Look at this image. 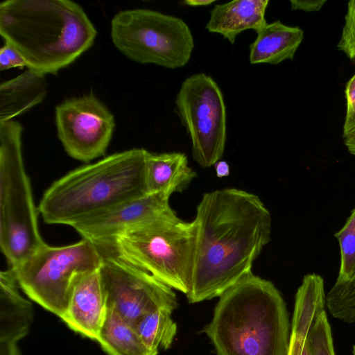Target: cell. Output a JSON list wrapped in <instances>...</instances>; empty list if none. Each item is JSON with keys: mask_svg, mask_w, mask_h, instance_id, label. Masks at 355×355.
Returning <instances> with one entry per match:
<instances>
[{"mask_svg": "<svg viewBox=\"0 0 355 355\" xmlns=\"http://www.w3.org/2000/svg\"><path fill=\"white\" fill-rule=\"evenodd\" d=\"M21 132L16 121L0 122V247L10 268L46 243L24 165Z\"/></svg>", "mask_w": 355, "mask_h": 355, "instance_id": "obj_6", "label": "cell"}, {"mask_svg": "<svg viewBox=\"0 0 355 355\" xmlns=\"http://www.w3.org/2000/svg\"><path fill=\"white\" fill-rule=\"evenodd\" d=\"M175 103L190 137L193 159L203 168L214 166L227 139V110L218 84L205 73H194L182 83Z\"/></svg>", "mask_w": 355, "mask_h": 355, "instance_id": "obj_9", "label": "cell"}, {"mask_svg": "<svg viewBox=\"0 0 355 355\" xmlns=\"http://www.w3.org/2000/svg\"><path fill=\"white\" fill-rule=\"evenodd\" d=\"M107 313L99 268L75 285L62 320L74 331L97 340Z\"/></svg>", "mask_w": 355, "mask_h": 355, "instance_id": "obj_13", "label": "cell"}, {"mask_svg": "<svg viewBox=\"0 0 355 355\" xmlns=\"http://www.w3.org/2000/svg\"><path fill=\"white\" fill-rule=\"evenodd\" d=\"M100 252L102 260L99 273L107 309H113L135 325L150 312L159 309L172 312L177 308V298L172 288L149 272L107 252Z\"/></svg>", "mask_w": 355, "mask_h": 355, "instance_id": "obj_10", "label": "cell"}, {"mask_svg": "<svg viewBox=\"0 0 355 355\" xmlns=\"http://www.w3.org/2000/svg\"><path fill=\"white\" fill-rule=\"evenodd\" d=\"M24 67H27L26 64L19 53L11 45L5 42L0 49V70L22 69Z\"/></svg>", "mask_w": 355, "mask_h": 355, "instance_id": "obj_25", "label": "cell"}, {"mask_svg": "<svg viewBox=\"0 0 355 355\" xmlns=\"http://www.w3.org/2000/svg\"><path fill=\"white\" fill-rule=\"evenodd\" d=\"M197 230L191 303L220 297L252 272L270 240L271 216L257 195L226 188L205 193L193 220Z\"/></svg>", "mask_w": 355, "mask_h": 355, "instance_id": "obj_1", "label": "cell"}, {"mask_svg": "<svg viewBox=\"0 0 355 355\" xmlns=\"http://www.w3.org/2000/svg\"><path fill=\"white\" fill-rule=\"evenodd\" d=\"M101 260L97 246L83 239L63 246L45 243L12 269L24 293L62 319L75 285L85 275L98 269Z\"/></svg>", "mask_w": 355, "mask_h": 355, "instance_id": "obj_7", "label": "cell"}, {"mask_svg": "<svg viewBox=\"0 0 355 355\" xmlns=\"http://www.w3.org/2000/svg\"><path fill=\"white\" fill-rule=\"evenodd\" d=\"M171 311L159 309L144 315L134 326L146 347L158 354L171 347L177 333Z\"/></svg>", "mask_w": 355, "mask_h": 355, "instance_id": "obj_20", "label": "cell"}, {"mask_svg": "<svg viewBox=\"0 0 355 355\" xmlns=\"http://www.w3.org/2000/svg\"><path fill=\"white\" fill-rule=\"evenodd\" d=\"M327 0H291V8L292 10H303L305 12H318Z\"/></svg>", "mask_w": 355, "mask_h": 355, "instance_id": "obj_27", "label": "cell"}, {"mask_svg": "<svg viewBox=\"0 0 355 355\" xmlns=\"http://www.w3.org/2000/svg\"><path fill=\"white\" fill-rule=\"evenodd\" d=\"M353 355H355V345L353 347Z\"/></svg>", "mask_w": 355, "mask_h": 355, "instance_id": "obj_32", "label": "cell"}, {"mask_svg": "<svg viewBox=\"0 0 355 355\" xmlns=\"http://www.w3.org/2000/svg\"><path fill=\"white\" fill-rule=\"evenodd\" d=\"M338 48L349 58L355 59V0L347 3L345 24Z\"/></svg>", "mask_w": 355, "mask_h": 355, "instance_id": "obj_24", "label": "cell"}, {"mask_svg": "<svg viewBox=\"0 0 355 355\" xmlns=\"http://www.w3.org/2000/svg\"><path fill=\"white\" fill-rule=\"evenodd\" d=\"M196 176L185 154L148 151L145 168L147 193H164L171 196L185 189Z\"/></svg>", "mask_w": 355, "mask_h": 355, "instance_id": "obj_16", "label": "cell"}, {"mask_svg": "<svg viewBox=\"0 0 355 355\" xmlns=\"http://www.w3.org/2000/svg\"><path fill=\"white\" fill-rule=\"evenodd\" d=\"M257 35L249 46V60L252 64H278L293 60L304 38L300 27L287 26L279 20L267 23Z\"/></svg>", "mask_w": 355, "mask_h": 355, "instance_id": "obj_17", "label": "cell"}, {"mask_svg": "<svg viewBox=\"0 0 355 355\" xmlns=\"http://www.w3.org/2000/svg\"><path fill=\"white\" fill-rule=\"evenodd\" d=\"M0 355H20L17 344H0Z\"/></svg>", "mask_w": 355, "mask_h": 355, "instance_id": "obj_30", "label": "cell"}, {"mask_svg": "<svg viewBox=\"0 0 355 355\" xmlns=\"http://www.w3.org/2000/svg\"><path fill=\"white\" fill-rule=\"evenodd\" d=\"M214 166L218 178L227 177L230 175V168L227 162L219 160Z\"/></svg>", "mask_w": 355, "mask_h": 355, "instance_id": "obj_29", "label": "cell"}, {"mask_svg": "<svg viewBox=\"0 0 355 355\" xmlns=\"http://www.w3.org/2000/svg\"><path fill=\"white\" fill-rule=\"evenodd\" d=\"M344 144L349 153L355 156V126L343 134Z\"/></svg>", "mask_w": 355, "mask_h": 355, "instance_id": "obj_28", "label": "cell"}, {"mask_svg": "<svg viewBox=\"0 0 355 355\" xmlns=\"http://www.w3.org/2000/svg\"><path fill=\"white\" fill-rule=\"evenodd\" d=\"M15 272L8 268L0 273V344H17L27 335L33 322L30 301L19 293Z\"/></svg>", "mask_w": 355, "mask_h": 355, "instance_id": "obj_15", "label": "cell"}, {"mask_svg": "<svg viewBox=\"0 0 355 355\" xmlns=\"http://www.w3.org/2000/svg\"><path fill=\"white\" fill-rule=\"evenodd\" d=\"M171 196L147 193L111 208L86 217L72 227L83 239L94 243L157 218L175 214L169 204Z\"/></svg>", "mask_w": 355, "mask_h": 355, "instance_id": "obj_12", "label": "cell"}, {"mask_svg": "<svg viewBox=\"0 0 355 355\" xmlns=\"http://www.w3.org/2000/svg\"><path fill=\"white\" fill-rule=\"evenodd\" d=\"M111 37L131 60L171 69L184 67L194 49L192 33L183 19L146 8L117 12L111 21Z\"/></svg>", "mask_w": 355, "mask_h": 355, "instance_id": "obj_8", "label": "cell"}, {"mask_svg": "<svg viewBox=\"0 0 355 355\" xmlns=\"http://www.w3.org/2000/svg\"><path fill=\"white\" fill-rule=\"evenodd\" d=\"M309 355H335L331 331L325 311L311 324L306 338Z\"/></svg>", "mask_w": 355, "mask_h": 355, "instance_id": "obj_23", "label": "cell"}, {"mask_svg": "<svg viewBox=\"0 0 355 355\" xmlns=\"http://www.w3.org/2000/svg\"><path fill=\"white\" fill-rule=\"evenodd\" d=\"M96 341L108 355L158 354L146 347L134 325L110 309Z\"/></svg>", "mask_w": 355, "mask_h": 355, "instance_id": "obj_19", "label": "cell"}, {"mask_svg": "<svg viewBox=\"0 0 355 355\" xmlns=\"http://www.w3.org/2000/svg\"><path fill=\"white\" fill-rule=\"evenodd\" d=\"M45 75L28 69L0 85V122L13 118L40 103L47 93Z\"/></svg>", "mask_w": 355, "mask_h": 355, "instance_id": "obj_18", "label": "cell"}, {"mask_svg": "<svg viewBox=\"0 0 355 355\" xmlns=\"http://www.w3.org/2000/svg\"><path fill=\"white\" fill-rule=\"evenodd\" d=\"M205 333L217 355H288V314L270 281L248 274L220 297Z\"/></svg>", "mask_w": 355, "mask_h": 355, "instance_id": "obj_3", "label": "cell"}, {"mask_svg": "<svg viewBox=\"0 0 355 355\" xmlns=\"http://www.w3.org/2000/svg\"><path fill=\"white\" fill-rule=\"evenodd\" d=\"M0 34L28 69L55 74L93 44L97 31L80 6L69 0H7Z\"/></svg>", "mask_w": 355, "mask_h": 355, "instance_id": "obj_2", "label": "cell"}, {"mask_svg": "<svg viewBox=\"0 0 355 355\" xmlns=\"http://www.w3.org/2000/svg\"><path fill=\"white\" fill-rule=\"evenodd\" d=\"M268 0H237L215 5L210 11L205 29L221 35L234 44L236 37L246 30L259 31L267 24Z\"/></svg>", "mask_w": 355, "mask_h": 355, "instance_id": "obj_14", "label": "cell"}, {"mask_svg": "<svg viewBox=\"0 0 355 355\" xmlns=\"http://www.w3.org/2000/svg\"><path fill=\"white\" fill-rule=\"evenodd\" d=\"M148 150L132 148L78 167L45 191L38 211L47 224L75 223L147 193Z\"/></svg>", "mask_w": 355, "mask_h": 355, "instance_id": "obj_4", "label": "cell"}, {"mask_svg": "<svg viewBox=\"0 0 355 355\" xmlns=\"http://www.w3.org/2000/svg\"><path fill=\"white\" fill-rule=\"evenodd\" d=\"M55 124L67 154L85 162L105 153L115 128L114 115L92 94L68 99L56 106Z\"/></svg>", "mask_w": 355, "mask_h": 355, "instance_id": "obj_11", "label": "cell"}, {"mask_svg": "<svg viewBox=\"0 0 355 355\" xmlns=\"http://www.w3.org/2000/svg\"><path fill=\"white\" fill-rule=\"evenodd\" d=\"M329 313L343 322H355V276L345 281H336L325 298Z\"/></svg>", "mask_w": 355, "mask_h": 355, "instance_id": "obj_21", "label": "cell"}, {"mask_svg": "<svg viewBox=\"0 0 355 355\" xmlns=\"http://www.w3.org/2000/svg\"><path fill=\"white\" fill-rule=\"evenodd\" d=\"M345 94L347 112L343 133L348 132L355 126V74L346 85Z\"/></svg>", "mask_w": 355, "mask_h": 355, "instance_id": "obj_26", "label": "cell"}, {"mask_svg": "<svg viewBox=\"0 0 355 355\" xmlns=\"http://www.w3.org/2000/svg\"><path fill=\"white\" fill-rule=\"evenodd\" d=\"M196 241L194 221H183L175 213L94 243L100 250L149 272L187 295L191 287Z\"/></svg>", "mask_w": 355, "mask_h": 355, "instance_id": "obj_5", "label": "cell"}, {"mask_svg": "<svg viewBox=\"0 0 355 355\" xmlns=\"http://www.w3.org/2000/svg\"><path fill=\"white\" fill-rule=\"evenodd\" d=\"M340 252V263L336 281H345L355 276V208L343 227L335 233Z\"/></svg>", "mask_w": 355, "mask_h": 355, "instance_id": "obj_22", "label": "cell"}, {"mask_svg": "<svg viewBox=\"0 0 355 355\" xmlns=\"http://www.w3.org/2000/svg\"><path fill=\"white\" fill-rule=\"evenodd\" d=\"M215 2L214 0H185L182 3L192 7L206 6Z\"/></svg>", "mask_w": 355, "mask_h": 355, "instance_id": "obj_31", "label": "cell"}]
</instances>
